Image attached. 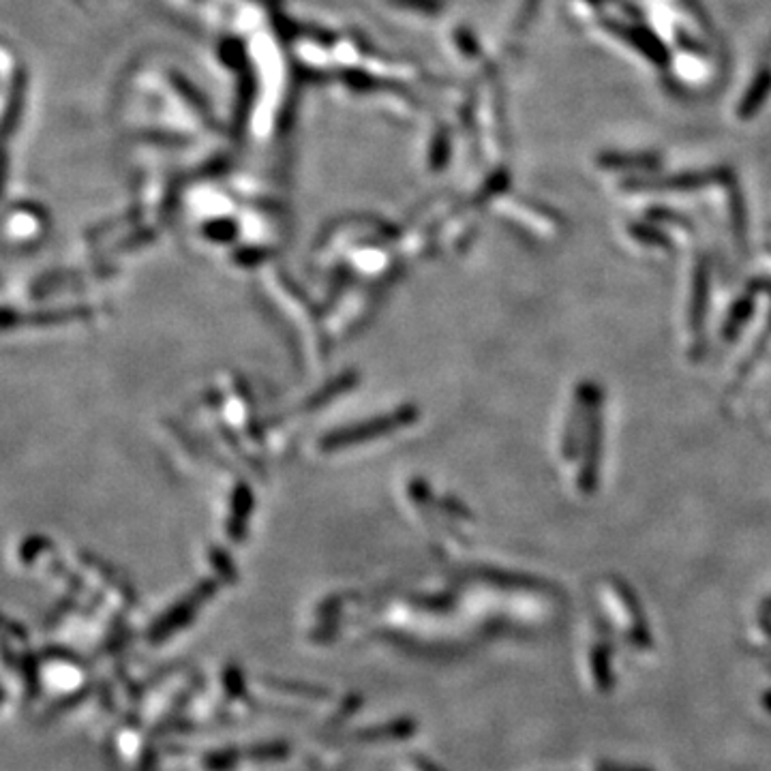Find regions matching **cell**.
Here are the masks:
<instances>
[{"instance_id":"1","label":"cell","mask_w":771,"mask_h":771,"mask_svg":"<svg viewBox=\"0 0 771 771\" xmlns=\"http://www.w3.org/2000/svg\"><path fill=\"white\" fill-rule=\"evenodd\" d=\"M769 88H771V73H769V71H763V73L759 75L757 84H754V86H752V90H750V93L744 97L742 110H739V114H742V116L746 118V116H750L752 112H757V110L761 108L763 99L767 97Z\"/></svg>"},{"instance_id":"2","label":"cell","mask_w":771,"mask_h":771,"mask_svg":"<svg viewBox=\"0 0 771 771\" xmlns=\"http://www.w3.org/2000/svg\"><path fill=\"white\" fill-rule=\"evenodd\" d=\"M600 163L604 165V168H619V165H652L654 159L652 157H634V159H624V157H617V155H611V157H602Z\"/></svg>"}]
</instances>
